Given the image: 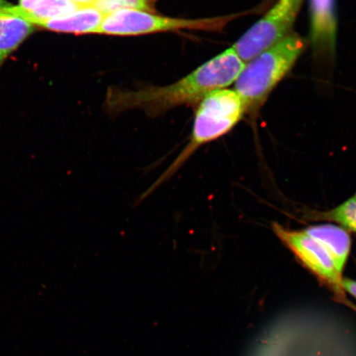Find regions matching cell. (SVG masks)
Here are the masks:
<instances>
[{"label": "cell", "mask_w": 356, "mask_h": 356, "mask_svg": "<svg viewBox=\"0 0 356 356\" xmlns=\"http://www.w3.org/2000/svg\"><path fill=\"white\" fill-rule=\"evenodd\" d=\"M273 231L306 268L330 287L338 297L345 299L343 274L337 270L331 255L321 243L304 231L289 230L279 224L273 225Z\"/></svg>", "instance_id": "obj_6"}, {"label": "cell", "mask_w": 356, "mask_h": 356, "mask_svg": "<svg viewBox=\"0 0 356 356\" xmlns=\"http://www.w3.org/2000/svg\"><path fill=\"white\" fill-rule=\"evenodd\" d=\"M68 1L81 4L83 6H92L95 0H68Z\"/></svg>", "instance_id": "obj_15"}, {"label": "cell", "mask_w": 356, "mask_h": 356, "mask_svg": "<svg viewBox=\"0 0 356 356\" xmlns=\"http://www.w3.org/2000/svg\"><path fill=\"white\" fill-rule=\"evenodd\" d=\"M157 2L158 0H95L92 7L105 15L120 10L155 13Z\"/></svg>", "instance_id": "obj_12"}, {"label": "cell", "mask_w": 356, "mask_h": 356, "mask_svg": "<svg viewBox=\"0 0 356 356\" xmlns=\"http://www.w3.org/2000/svg\"><path fill=\"white\" fill-rule=\"evenodd\" d=\"M321 217L323 220L337 222L347 231L356 233V199L347 200L339 207L322 213Z\"/></svg>", "instance_id": "obj_13"}, {"label": "cell", "mask_w": 356, "mask_h": 356, "mask_svg": "<svg viewBox=\"0 0 356 356\" xmlns=\"http://www.w3.org/2000/svg\"><path fill=\"white\" fill-rule=\"evenodd\" d=\"M355 198L356 199V195H355Z\"/></svg>", "instance_id": "obj_17"}, {"label": "cell", "mask_w": 356, "mask_h": 356, "mask_svg": "<svg viewBox=\"0 0 356 356\" xmlns=\"http://www.w3.org/2000/svg\"><path fill=\"white\" fill-rule=\"evenodd\" d=\"M304 0H278L262 19L245 33L233 49L245 64L283 41L295 24Z\"/></svg>", "instance_id": "obj_5"}, {"label": "cell", "mask_w": 356, "mask_h": 356, "mask_svg": "<svg viewBox=\"0 0 356 356\" xmlns=\"http://www.w3.org/2000/svg\"><path fill=\"white\" fill-rule=\"evenodd\" d=\"M238 15L209 19H177L137 10L115 11L105 16L99 34L130 37L159 33L178 32L182 30L220 33Z\"/></svg>", "instance_id": "obj_4"}, {"label": "cell", "mask_w": 356, "mask_h": 356, "mask_svg": "<svg viewBox=\"0 0 356 356\" xmlns=\"http://www.w3.org/2000/svg\"><path fill=\"white\" fill-rule=\"evenodd\" d=\"M304 232L326 248L337 270L343 274L351 248L348 231L337 225H318L309 227Z\"/></svg>", "instance_id": "obj_10"}, {"label": "cell", "mask_w": 356, "mask_h": 356, "mask_svg": "<svg viewBox=\"0 0 356 356\" xmlns=\"http://www.w3.org/2000/svg\"><path fill=\"white\" fill-rule=\"evenodd\" d=\"M105 15L97 8L87 6L44 22L40 28L51 32L68 34H99Z\"/></svg>", "instance_id": "obj_9"}, {"label": "cell", "mask_w": 356, "mask_h": 356, "mask_svg": "<svg viewBox=\"0 0 356 356\" xmlns=\"http://www.w3.org/2000/svg\"><path fill=\"white\" fill-rule=\"evenodd\" d=\"M311 41L316 53H331L335 47V0H310Z\"/></svg>", "instance_id": "obj_8"}, {"label": "cell", "mask_w": 356, "mask_h": 356, "mask_svg": "<svg viewBox=\"0 0 356 356\" xmlns=\"http://www.w3.org/2000/svg\"><path fill=\"white\" fill-rule=\"evenodd\" d=\"M343 289L346 293H350L356 299V280L350 279H343Z\"/></svg>", "instance_id": "obj_14"}, {"label": "cell", "mask_w": 356, "mask_h": 356, "mask_svg": "<svg viewBox=\"0 0 356 356\" xmlns=\"http://www.w3.org/2000/svg\"><path fill=\"white\" fill-rule=\"evenodd\" d=\"M244 66L234 49L229 48L169 86L145 87L137 90L110 88L106 95V111L111 115H118L139 109L149 117H158L177 106L199 104L209 93L225 89L236 82Z\"/></svg>", "instance_id": "obj_1"}, {"label": "cell", "mask_w": 356, "mask_h": 356, "mask_svg": "<svg viewBox=\"0 0 356 356\" xmlns=\"http://www.w3.org/2000/svg\"><path fill=\"white\" fill-rule=\"evenodd\" d=\"M245 113L246 108L243 102L234 89H220L209 93L198 104L188 143L166 170L141 195L138 202H143L172 179L200 147L220 139L232 131Z\"/></svg>", "instance_id": "obj_2"}, {"label": "cell", "mask_w": 356, "mask_h": 356, "mask_svg": "<svg viewBox=\"0 0 356 356\" xmlns=\"http://www.w3.org/2000/svg\"><path fill=\"white\" fill-rule=\"evenodd\" d=\"M10 3L6 1V0H0V10L4 7L10 6Z\"/></svg>", "instance_id": "obj_16"}, {"label": "cell", "mask_w": 356, "mask_h": 356, "mask_svg": "<svg viewBox=\"0 0 356 356\" xmlns=\"http://www.w3.org/2000/svg\"><path fill=\"white\" fill-rule=\"evenodd\" d=\"M306 43L291 34L245 64L236 80L234 90L241 97L246 113H256L277 84L295 65Z\"/></svg>", "instance_id": "obj_3"}, {"label": "cell", "mask_w": 356, "mask_h": 356, "mask_svg": "<svg viewBox=\"0 0 356 356\" xmlns=\"http://www.w3.org/2000/svg\"><path fill=\"white\" fill-rule=\"evenodd\" d=\"M19 7L26 19L35 26H41L44 22L87 6L68 0H19Z\"/></svg>", "instance_id": "obj_11"}, {"label": "cell", "mask_w": 356, "mask_h": 356, "mask_svg": "<svg viewBox=\"0 0 356 356\" xmlns=\"http://www.w3.org/2000/svg\"><path fill=\"white\" fill-rule=\"evenodd\" d=\"M35 29L19 6L10 4L0 10V67Z\"/></svg>", "instance_id": "obj_7"}]
</instances>
